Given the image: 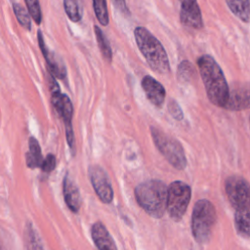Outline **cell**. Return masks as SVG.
<instances>
[{
    "label": "cell",
    "mask_w": 250,
    "mask_h": 250,
    "mask_svg": "<svg viewBox=\"0 0 250 250\" xmlns=\"http://www.w3.org/2000/svg\"><path fill=\"white\" fill-rule=\"evenodd\" d=\"M114 7L120 12L122 13L123 15H130V12H129V9L127 8V5H126V2L125 0H111Z\"/></svg>",
    "instance_id": "obj_28"
},
{
    "label": "cell",
    "mask_w": 250,
    "mask_h": 250,
    "mask_svg": "<svg viewBox=\"0 0 250 250\" xmlns=\"http://www.w3.org/2000/svg\"><path fill=\"white\" fill-rule=\"evenodd\" d=\"M62 119L65 127V135L68 146L72 155H75V139H74V132L72 127V115H73V106L70 99L67 95L62 94V103L61 109L58 113Z\"/></svg>",
    "instance_id": "obj_11"
},
{
    "label": "cell",
    "mask_w": 250,
    "mask_h": 250,
    "mask_svg": "<svg viewBox=\"0 0 250 250\" xmlns=\"http://www.w3.org/2000/svg\"><path fill=\"white\" fill-rule=\"evenodd\" d=\"M180 20H181V22L188 27H191L195 29L202 28L203 21H202L201 11L197 2L189 5L181 6Z\"/></svg>",
    "instance_id": "obj_15"
},
{
    "label": "cell",
    "mask_w": 250,
    "mask_h": 250,
    "mask_svg": "<svg viewBox=\"0 0 250 250\" xmlns=\"http://www.w3.org/2000/svg\"><path fill=\"white\" fill-rule=\"evenodd\" d=\"M197 66L202 78L209 101L220 107L226 106L229 88L217 62L209 55H203L197 60Z\"/></svg>",
    "instance_id": "obj_1"
},
{
    "label": "cell",
    "mask_w": 250,
    "mask_h": 250,
    "mask_svg": "<svg viewBox=\"0 0 250 250\" xmlns=\"http://www.w3.org/2000/svg\"><path fill=\"white\" fill-rule=\"evenodd\" d=\"M226 194L234 210L250 205V185L240 176H229L225 182Z\"/></svg>",
    "instance_id": "obj_7"
},
{
    "label": "cell",
    "mask_w": 250,
    "mask_h": 250,
    "mask_svg": "<svg viewBox=\"0 0 250 250\" xmlns=\"http://www.w3.org/2000/svg\"><path fill=\"white\" fill-rule=\"evenodd\" d=\"M24 240L26 250H43L40 237L36 233L31 223H27L24 229Z\"/></svg>",
    "instance_id": "obj_20"
},
{
    "label": "cell",
    "mask_w": 250,
    "mask_h": 250,
    "mask_svg": "<svg viewBox=\"0 0 250 250\" xmlns=\"http://www.w3.org/2000/svg\"><path fill=\"white\" fill-rule=\"evenodd\" d=\"M150 132L156 147L167 161L174 168L184 170L187 166V157L181 143L156 127L151 126Z\"/></svg>",
    "instance_id": "obj_5"
},
{
    "label": "cell",
    "mask_w": 250,
    "mask_h": 250,
    "mask_svg": "<svg viewBox=\"0 0 250 250\" xmlns=\"http://www.w3.org/2000/svg\"><path fill=\"white\" fill-rule=\"evenodd\" d=\"M134 36L139 50L145 57L150 68L160 74L169 72V59L160 41L150 31L143 26L135 28Z\"/></svg>",
    "instance_id": "obj_3"
},
{
    "label": "cell",
    "mask_w": 250,
    "mask_h": 250,
    "mask_svg": "<svg viewBox=\"0 0 250 250\" xmlns=\"http://www.w3.org/2000/svg\"><path fill=\"white\" fill-rule=\"evenodd\" d=\"M56 164H57L56 163V156L52 153H49V154H47L46 158L43 160L42 165H41V169L45 173H50L56 168Z\"/></svg>",
    "instance_id": "obj_27"
},
{
    "label": "cell",
    "mask_w": 250,
    "mask_h": 250,
    "mask_svg": "<svg viewBox=\"0 0 250 250\" xmlns=\"http://www.w3.org/2000/svg\"><path fill=\"white\" fill-rule=\"evenodd\" d=\"M217 221L215 206L207 199H199L194 204L191 216V231L194 239L205 244L210 240Z\"/></svg>",
    "instance_id": "obj_4"
},
{
    "label": "cell",
    "mask_w": 250,
    "mask_h": 250,
    "mask_svg": "<svg viewBox=\"0 0 250 250\" xmlns=\"http://www.w3.org/2000/svg\"><path fill=\"white\" fill-rule=\"evenodd\" d=\"M195 76V69L194 66L188 61H183L178 65L177 70V77L178 80L182 83L190 82Z\"/></svg>",
    "instance_id": "obj_22"
},
{
    "label": "cell",
    "mask_w": 250,
    "mask_h": 250,
    "mask_svg": "<svg viewBox=\"0 0 250 250\" xmlns=\"http://www.w3.org/2000/svg\"><path fill=\"white\" fill-rule=\"evenodd\" d=\"M91 235L99 250H117L113 238L102 222H97L92 226Z\"/></svg>",
    "instance_id": "obj_14"
},
{
    "label": "cell",
    "mask_w": 250,
    "mask_h": 250,
    "mask_svg": "<svg viewBox=\"0 0 250 250\" xmlns=\"http://www.w3.org/2000/svg\"><path fill=\"white\" fill-rule=\"evenodd\" d=\"M37 39H38V44H39L40 50L45 58L46 63H47L48 72L53 74L56 78L64 79L66 77L65 65L61 58H59L54 52H52L48 49V47L45 44L43 33L41 30H38V32H37Z\"/></svg>",
    "instance_id": "obj_10"
},
{
    "label": "cell",
    "mask_w": 250,
    "mask_h": 250,
    "mask_svg": "<svg viewBox=\"0 0 250 250\" xmlns=\"http://www.w3.org/2000/svg\"><path fill=\"white\" fill-rule=\"evenodd\" d=\"M90 181L100 200L108 204L113 199V189L107 173L100 165H91L88 170Z\"/></svg>",
    "instance_id": "obj_8"
},
{
    "label": "cell",
    "mask_w": 250,
    "mask_h": 250,
    "mask_svg": "<svg viewBox=\"0 0 250 250\" xmlns=\"http://www.w3.org/2000/svg\"><path fill=\"white\" fill-rule=\"evenodd\" d=\"M180 2H181V6H184V5H189V4L195 3L196 0H180Z\"/></svg>",
    "instance_id": "obj_29"
},
{
    "label": "cell",
    "mask_w": 250,
    "mask_h": 250,
    "mask_svg": "<svg viewBox=\"0 0 250 250\" xmlns=\"http://www.w3.org/2000/svg\"><path fill=\"white\" fill-rule=\"evenodd\" d=\"M93 8L99 22L105 26L109 21L106 0H93Z\"/></svg>",
    "instance_id": "obj_23"
},
{
    "label": "cell",
    "mask_w": 250,
    "mask_h": 250,
    "mask_svg": "<svg viewBox=\"0 0 250 250\" xmlns=\"http://www.w3.org/2000/svg\"><path fill=\"white\" fill-rule=\"evenodd\" d=\"M64 11L68 19L73 22H78L82 19L83 5L81 0H63Z\"/></svg>",
    "instance_id": "obj_19"
},
{
    "label": "cell",
    "mask_w": 250,
    "mask_h": 250,
    "mask_svg": "<svg viewBox=\"0 0 250 250\" xmlns=\"http://www.w3.org/2000/svg\"><path fill=\"white\" fill-rule=\"evenodd\" d=\"M225 108L229 110L250 108V82H237L231 85Z\"/></svg>",
    "instance_id": "obj_9"
},
{
    "label": "cell",
    "mask_w": 250,
    "mask_h": 250,
    "mask_svg": "<svg viewBox=\"0 0 250 250\" xmlns=\"http://www.w3.org/2000/svg\"><path fill=\"white\" fill-rule=\"evenodd\" d=\"M142 87L147 100L155 106L161 107L166 97L163 85L153 77L146 75L142 79Z\"/></svg>",
    "instance_id": "obj_12"
},
{
    "label": "cell",
    "mask_w": 250,
    "mask_h": 250,
    "mask_svg": "<svg viewBox=\"0 0 250 250\" xmlns=\"http://www.w3.org/2000/svg\"><path fill=\"white\" fill-rule=\"evenodd\" d=\"M167 107H168L169 113H170V114L173 116V118H175L176 120L180 121V120H182V119L184 118L183 110H182L180 104H179L175 100H173V99L170 100V101L168 102Z\"/></svg>",
    "instance_id": "obj_26"
},
{
    "label": "cell",
    "mask_w": 250,
    "mask_h": 250,
    "mask_svg": "<svg viewBox=\"0 0 250 250\" xmlns=\"http://www.w3.org/2000/svg\"><path fill=\"white\" fill-rule=\"evenodd\" d=\"M191 197L190 187L182 182L175 181L168 188L167 211L172 220L178 222L184 217Z\"/></svg>",
    "instance_id": "obj_6"
},
{
    "label": "cell",
    "mask_w": 250,
    "mask_h": 250,
    "mask_svg": "<svg viewBox=\"0 0 250 250\" xmlns=\"http://www.w3.org/2000/svg\"><path fill=\"white\" fill-rule=\"evenodd\" d=\"M26 165L30 169H35L41 167L43 162L41 147L38 141L34 137H29L28 139V151L25 154Z\"/></svg>",
    "instance_id": "obj_17"
},
{
    "label": "cell",
    "mask_w": 250,
    "mask_h": 250,
    "mask_svg": "<svg viewBox=\"0 0 250 250\" xmlns=\"http://www.w3.org/2000/svg\"><path fill=\"white\" fill-rule=\"evenodd\" d=\"M62 193L64 202L69 210L75 214L78 213L82 202L80 191L67 173L63 177L62 181Z\"/></svg>",
    "instance_id": "obj_13"
},
{
    "label": "cell",
    "mask_w": 250,
    "mask_h": 250,
    "mask_svg": "<svg viewBox=\"0 0 250 250\" xmlns=\"http://www.w3.org/2000/svg\"><path fill=\"white\" fill-rule=\"evenodd\" d=\"M94 29H95V34H96V38H97V42H98L100 51H101L104 59L107 62H111L112 52H111V48H110L107 38L105 37L104 33L102 31V29L98 25H95Z\"/></svg>",
    "instance_id": "obj_21"
},
{
    "label": "cell",
    "mask_w": 250,
    "mask_h": 250,
    "mask_svg": "<svg viewBox=\"0 0 250 250\" xmlns=\"http://www.w3.org/2000/svg\"><path fill=\"white\" fill-rule=\"evenodd\" d=\"M138 204L149 216L159 219L167 210L168 188L160 180H148L135 188Z\"/></svg>",
    "instance_id": "obj_2"
},
{
    "label": "cell",
    "mask_w": 250,
    "mask_h": 250,
    "mask_svg": "<svg viewBox=\"0 0 250 250\" xmlns=\"http://www.w3.org/2000/svg\"><path fill=\"white\" fill-rule=\"evenodd\" d=\"M26 8L28 10L29 15L31 16L32 20L35 21V23L40 24L42 21V13H41V7L38 0H24Z\"/></svg>",
    "instance_id": "obj_25"
},
{
    "label": "cell",
    "mask_w": 250,
    "mask_h": 250,
    "mask_svg": "<svg viewBox=\"0 0 250 250\" xmlns=\"http://www.w3.org/2000/svg\"><path fill=\"white\" fill-rule=\"evenodd\" d=\"M229 10L244 22L250 21V0H226Z\"/></svg>",
    "instance_id": "obj_18"
},
{
    "label": "cell",
    "mask_w": 250,
    "mask_h": 250,
    "mask_svg": "<svg viewBox=\"0 0 250 250\" xmlns=\"http://www.w3.org/2000/svg\"><path fill=\"white\" fill-rule=\"evenodd\" d=\"M13 10H14V13H15L20 24L26 30H30L31 29V21H30L28 14L24 10V8L21 4H19L17 2H13Z\"/></svg>",
    "instance_id": "obj_24"
},
{
    "label": "cell",
    "mask_w": 250,
    "mask_h": 250,
    "mask_svg": "<svg viewBox=\"0 0 250 250\" xmlns=\"http://www.w3.org/2000/svg\"><path fill=\"white\" fill-rule=\"evenodd\" d=\"M234 225L240 235L250 237V205L234 210Z\"/></svg>",
    "instance_id": "obj_16"
}]
</instances>
